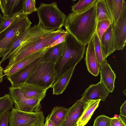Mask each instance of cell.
Listing matches in <instances>:
<instances>
[{"instance_id":"cell-1","label":"cell","mask_w":126,"mask_h":126,"mask_svg":"<svg viewBox=\"0 0 126 126\" xmlns=\"http://www.w3.org/2000/svg\"><path fill=\"white\" fill-rule=\"evenodd\" d=\"M97 22L95 3L82 12L69 13L64 26L66 31L85 46L94 36Z\"/></svg>"},{"instance_id":"cell-2","label":"cell","mask_w":126,"mask_h":126,"mask_svg":"<svg viewBox=\"0 0 126 126\" xmlns=\"http://www.w3.org/2000/svg\"><path fill=\"white\" fill-rule=\"evenodd\" d=\"M65 41L63 55L55 65L57 75L56 80L66 70L76 66L83 58L85 52V46L79 43L68 32H67Z\"/></svg>"},{"instance_id":"cell-3","label":"cell","mask_w":126,"mask_h":126,"mask_svg":"<svg viewBox=\"0 0 126 126\" xmlns=\"http://www.w3.org/2000/svg\"><path fill=\"white\" fill-rule=\"evenodd\" d=\"M32 24L28 15L23 13L0 32V57L3 58L8 53L14 43L31 26Z\"/></svg>"},{"instance_id":"cell-4","label":"cell","mask_w":126,"mask_h":126,"mask_svg":"<svg viewBox=\"0 0 126 126\" xmlns=\"http://www.w3.org/2000/svg\"><path fill=\"white\" fill-rule=\"evenodd\" d=\"M37 8L38 23L44 29L55 31L64 26L67 16L59 9L56 2L50 4L41 2Z\"/></svg>"},{"instance_id":"cell-5","label":"cell","mask_w":126,"mask_h":126,"mask_svg":"<svg viewBox=\"0 0 126 126\" xmlns=\"http://www.w3.org/2000/svg\"><path fill=\"white\" fill-rule=\"evenodd\" d=\"M55 65L54 63L39 61L32 70L25 83L33 84L47 89L51 87L57 77Z\"/></svg>"},{"instance_id":"cell-6","label":"cell","mask_w":126,"mask_h":126,"mask_svg":"<svg viewBox=\"0 0 126 126\" xmlns=\"http://www.w3.org/2000/svg\"><path fill=\"white\" fill-rule=\"evenodd\" d=\"M63 30L61 28L55 31L44 38L23 44L9 58L8 64L3 71L8 70L16 63L33 53L47 48L48 44L52 38Z\"/></svg>"},{"instance_id":"cell-7","label":"cell","mask_w":126,"mask_h":126,"mask_svg":"<svg viewBox=\"0 0 126 126\" xmlns=\"http://www.w3.org/2000/svg\"><path fill=\"white\" fill-rule=\"evenodd\" d=\"M44 121L41 111L28 112L14 108L10 111L9 126H43Z\"/></svg>"},{"instance_id":"cell-8","label":"cell","mask_w":126,"mask_h":126,"mask_svg":"<svg viewBox=\"0 0 126 126\" xmlns=\"http://www.w3.org/2000/svg\"><path fill=\"white\" fill-rule=\"evenodd\" d=\"M54 31L45 29L39 23L33 26L30 27L15 41L9 52L2 58L0 62L1 63L7 59H9L16 50L24 43L44 38Z\"/></svg>"},{"instance_id":"cell-9","label":"cell","mask_w":126,"mask_h":126,"mask_svg":"<svg viewBox=\"0 0 126 126\" xmlns=\"http://www.w3.org/2000/svg\"><path fill=\"white\" fill-rule=\"evenodd\" d=\"M9 95L12 99L15 108L26 112H33L40 111L41 108L39 99L30 98L24 96L18 87L9 88Z\"/></svg>"},{"instance_id":"cell-10","label":"cell","mask_w":126,"mask_h":126,"mask_svg":"<svg viewBox=\"0 0 126 126\" xmlns=\"http://www.w3.org/2000/svg\"><path fill=\"white\" fill-rule=\"evenodd\" d=\"M116 50H122L126 42V2L124 0L121 14L116 22L113 24Z\"/></svg>"},{"instance_id":"cell-11","label":"cell","mask_w":126,"mask_h":126,"mask_svg":"<svg viewBox=\"0 0 126 126\" xmlns=\"http://www.w3.org/2000/svg\"><path fill=\"white\" fill-rule=\"evenodd\" d=\"M109 93L100 81L96 84L90 85L82 94L81 99L84 102L87 100L99 99L104 101Z\"/></svg>"},{"instance_id":"cell-12","label":"cell","mask_w":126,"mask_h":126,"mask_svg":"<svg viewBox=\"0 0 126 126\" xmlns=\"http://www.w3.org/2000/svg\"><path fill=\"white\" fill-rule=\"evenodd\" d=\"M100 43L103 56L104 59H106L116 50L113 24L112 23L103 35Z\"/></svg>"},{"instance_id":"cell-13","label":"cell","mask_w":126,"mask_h":126,"mask_svg":"<svg viewBox=\"0 0 126 126\" xmlns=\"http://www.w3.org/2000/svg\"><path fill=\"white\" fill-rule=\"evenodd\" d=\"M85 60L89 72L95 76H97L100 65L95 55L93 38L88 44Z\"/></svg>"},{"instance_id":"cell-14","label":"cell","mask_w":126,"mask_h":126,"mask_svg":"<svg viewBox=\"0 0 126 126\" xmlns=\"http://www.w3.org/2000/svg\"><path fill=\"white\" fill-rule=\"evenodd\" d=\"M85 102L81 98L69 108L65 118L61 126H76L83 112Z\"/></svg>"},{"instance_id":"cell-15","label":"cell","mask_w":126,"mask_h":126,"mask_svg":"<svg viewBox=\"0 0 126 126\" xmlns=\"http://www.w3.org/2000/svg\"><path fill=\"white\" fill-rule=\"evenodd\" d=\"M100 68V81L109 93L112 92L115 87L116 75L108 62L102 64Z\"/></svg>"},{"instance_id":"cell-16","label":"cell","mask_w":126,"mask_h":126,"mask_svg":"<svg viewBox=\"0 0 126 126\" xmlns=\"http://www.w3.org/2000/svg\"><path fill=\"white\" fill-rule=\"evenodd\" d=\"M48 49V48H46L41 49L20 61L8 70L3 71L4 74V76H10L29 65L42 57Z\"/></svg>"},{"instance_id":"cell-17","label":"cell","mask_w":126,"mask_h":126,"mask_svg":"<svg viewBox=\"0 0 126 126\" xmlns=\"http://www.w3.org/2000/svg\"><path fill=\"white\" fill-rule=\"evenodd\" d=\"M40 58L14 74L7 77L8 79L11 83L12 86L18 87L25 83L30 73L39 61Z\"/></svg>"},{"instance_id":"cell-18","label":"cell","mask_w":126,"mask_h":126,"mask_svg":"<svg viewBox=\"0 0 126 126\" xmlns=\"http://www.w3.org/2000/svg\"><path fill=\"white\" fill-rule=\"evenodd\" d=\"M18 87L24 96L30 98L39 99L42 100L45 96L47 90L37 85L26 83Z\"/></svg>"},{"instance_id":"cell-19","label":"cell","mask_w":126,"mask_h":126,"mask_svg":"<svg viewBox=\"0 0 126 126\" xmlns=\"http://www.w3.org/2000/svg\"><path fill=\"white\" fill-rule=\"evenodd\" d=\"M65 45V39L61 43L48 48L47 51L40 58V61L42 62L54 63L56 64L63 55Z\"/></svg>"},{"instance_id":"cell-20","label":"cell","mask_w":126,"mask_h":126,"mask_svg":"<svg viewBox=\"0 0 126 126\" xmlns=\"http://www.w3.org/2000/svg\"><path fill=\"white\" fill-rule=\"evenodd\" d=\"M76 66L70 68L61 75L56 79L51 87L53 94H61L68 85L73 75Z\"/></svg>"},{"instance_id":"cell-21","label":"cell","mask_w":126,"mask_h":126,"mask_svg":"<svg viewBox=\"0 0 126 126\" xmlns=\"http://www.w3.org/2000/svg\"><path fill=\"white\" fill-rule=\"evenodd\" d=\"M100 101V99L87 100L85 102L83 112L76 126H84L87 123L98 107Z\"/></svg>"},{"instance_id":"cell-22","label":"cell","mask_w":126,"mask_h":126,"mask_svg":"<svg viewBox=\"0 0 126 126\" xmlns=\"http://www.w3.org/2000/svg\"><path fill=\"white\" fill-rule=\"evenodd\" d=\"M124 0H106L112 18V23L115 24L118 20L122 11Z\"/></svg>"},{"instance_id":"cell-23","label":"cell","mask_w":126,"mask_h":126,"mask_svg":"<svg viewBox=\"0 0 126 126\" xmlns=\"http://www.w3.org/2000/svg\"><path fill=\"white\" fill-rule=\"evenodd\" d=\"M95 5L97 21L107 20L112 23L111 17L106 0H97Z\"/></svg>"},{"instance_id":"cell-24","label":"cell","mask_w":126,"mask_h":126,"mask_svg":"<svg viewBox=\"0 0 126 126\" xmlns=\"http://www.w3.org/2000/svg\"><path fill=\"white\" fill-rule=\"evenodd\" d=\"M68 108L62 106L55 107L48 116L54 123L55 126H61L68 112Z\"/></svg>"},{"instance_id":"cell-25","label":"cell","mask_w":126,"mask_h":126,"mask_svg":"<svg viewBox=\"0 0 126 126\" xmlns=\"http://www.w3.org/2000/svg\"><path fill=\"white\" fill-rule=\"evenodd\" d=\"M22 1L19 0H0V8L3 16L8 15L15 12V10Z\"/></svg>"},{"instance_id":"cell-26","label":"cell","mask_w":126,"mask_h":126,"mask_svg":"<svg viewBox=\"0 0 126 126\" xmlns=\"http://www.w3.org/2000/svg\"><path fill=\"white\" fill-rule=\"evenodd\" d=\"M23 13L22 9L6 16H2L0 22V32L3 30Z\"/></svg>"},{"instance_id":"cell-27","label":"cell","mask_w":126,"mask_h":126,"mask_svg":"<svg viewBox=\"0 0 126 126\" xmlns=\"http://www.w3.org/2000/svg\"><path fill=\"white\" fill-rule=\"evenodd\" d=\"M13 101L9 94L0 97V118L14 108Z\"/></svg>"},{"instance_id":"cell-28","label":"cell","mask_w":126,"mask_h":126,"mask_svg":"<svg viewBox=\"0 0 126 126\" xmlns=\"http://www.w3.org/2000/svg\"><path fill=\"white\" fill-rule=\"evenodd\" d=\"M97 0H80L71 6L72 12L79 13L84 11L95 3Z\"/></svg>"},{"instance_id":"cell-29","label":"cell","mask_w":126,"mask_h":126,"mask_svg":"<svg viewBox=\"0 0 126 126\" xmlns=\"http://www.w3.org/2000/svg\"><path fill=\"white\" fill-rule=\"evenodd\" d=\"M94 43V50L95 55L100 65L102 63L108 62L106 59H104L103 57L101 49L100 42L95 31L93 37Z\"/></svg>"},{"instance_id":"cell-30","label":"cell","mask_w":126,"mask_h":126,"mask_svg":"<svg viewBox=\"0 0 126 126\" xmlns=\"http://www.w3.org/2000/svg\"><path fill=\"white\" fill-rule=\"evenodd\" d=\"M23 13L28 15L36 11L35 0H24L22 2Z\"/></svg>"},{"instance_id":"cell-31","label":"cell","mask_w":126,"mask_h":126,"mask_svg":"<svg viewBox=\"0 0 126 126\" xmlns=\"http://www.w3.org/2000/svg\"><path fill=\"white\" fill-rule=\"evenodd\" d=\"M111 22L108 20L97 21L96 32L101 42L102 37Z\"/></svg>"},{"instance_id":"cell-32","label":"cell","mask_w":126,"mask_h":126,"mask_svg":"<svg viewBox=\"0 0 126 126\" xmlns=\"http://www.w3.org/2000/svg\"><path fill=\"white\" fill-rule=\"evenodd\" d=\"M110 118L104 115L98 116L95 119L93 126H110Z\"/></svg>"},{"instance_id":"cell-33","label":"cell","mask_w":126,"mask_h":126,"mask_svg":"<svg viewBox=\"0 0 126 126\" xmlns=\"http://www.w3.org/2000/svg\"><path fill=\"white\" fill-rule=\"evenodd\" d=\"M10 113L8 111L0 118V126H8Z\"/></svg>"},{"instance_id":"cell-34","label":"cell","mask_w":126,"mask_h":126,"mask_svg":"<svg viewBox=\"0 0 126 126\" xmlns=\"http://www.w3.org/2000/svg\"><path fill=\"white\" fill-rule=\"evenodd\" d=\"M110 126H126L121 121L119 118H110Z\"/></svg>"},{"instance_id":"cell-35","label":"cell","mask_w":126,"mask_h":126,"mask_svg":"<svg viewBox=\"0 0 126 126\" xmlns=\"http://www.w3.org/2000/svg\"><path fill=\"white\" fill-rule=\"evenodd\" d=\"M67 32L63 30L62 31L60 32L54 36L52 39L51 41L48 44L47 48L50 45L52 44L56 40L59 39L60 37L63 35L64 34H66Z\"/></svg>"},{"instance_id":"cell-36","label":"cell","mask_w":126,"mask_h":126,"mask_svg":"<svg viewBox=\"0 0 126 126\" xmlns=\"http://www.w3.org/2000/svg\"><path fill=\"white\" fill-rule=\"evenodd\" d=\"M66 34L67 33L65 34L62 36L59 39L56 40L52 44L49 45L47 47V48L51 47L57 45H58L62 42L65 40Z\"/></svg>"},{"instance_id":"cell-37","label":"cell","mask_w":126,"mask_h":126,"mask_svg":"<svg viewBox=\"0 0 126 126\" xmlns=\"http://www.w3.org/2000/svg\"><path fill=\"white\" fill-rule=\"evenodd\" d=\"M120 114L126 116V100L122 104L120 108Z\"/></svg>"},{"instance_id":"cell-38","label":"cell","mask_w":126,"mask_h":126,"mask_svg":"<svg viewBox=\"0 0 126 126\" xmlns=\"http://www.w3.org/2000/svg\"><path fill=\"white\" fill-rule=\"evenodd\" d=\"M43 126H55L53 122L49 118L48 116L46 117L45 122Z\"/></svg>"},{"instance_id":"cell-39","label":"cell","mask_w":126,"mask_h":126,"mask_svg":"<svg viewBox=\"0 0 126 126\" xmlns=\"http://www.w3.org/2000/svg\"><path fill=\"white\" fill-rule=\"evenodd\" d=\"M119 118L122 123L125 125L126 126V116L120 114L119 115Z\"/></svg>"},{"instance_id":"cell-40","label":"cell","mask_w":126,"mask_h":126,"mask_svg":"<svg viewBox=\"0 0 126 126\" xmlns=\"http://www.w3.org/2000/svg\"><path fill=\"white\" fill-rule=\"evenodd\" d=\"M1 63L0 62V83L2 81L3 77L4 76L3 73V69L1 66Z\"/></svg>"},{"instance_id":"cell-41","label":"cell","mask_w":126,"mask_h":126,"mask_svg":"<svg viewBox=\"0 0 126 126\" xmlns=\"http://www.w3.org/2000/svg\"><path fill=\"white\" fill-rule=\"evenodd\" d=\"M123 92L124 94L125 95H126V90H124V91H123Z\"/></svg>"},{"instance_id":"cell-42","label":"cell","mask_w":126,"mask_h":126,"mask_svg":"<svg viewBox=\"0 0 126 126\" xmlns=\"http://www.w3.org/2000/svg\"><path fill=\"white\" fill-rule=\"evenodd\" d=\"M2 17V16L0 14V20L1 19Z\"/></svg>"}]
</instances>
